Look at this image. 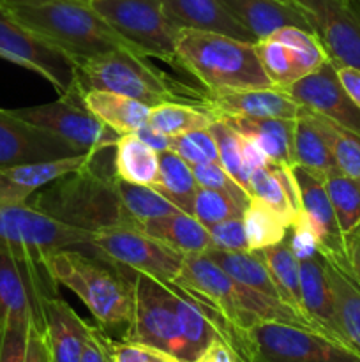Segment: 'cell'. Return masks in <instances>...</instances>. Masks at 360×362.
Masks as SVG:
<instances>
[{
	"label": "cell",
	"instance_id": "obj_1",
	"mask_svg": "<svg viewBox=\"0 0 360 362\" xmlns=\"http://www.w3.org/2000/svg\"><path fill=\"white\" fill-rule=\"evenodd\" d=\"M175 285L210 306L224 318L235 334L236 356H239L240 332L263 322H281V324L314 329V325L288 303L236 281L207 255L184 257L182 272Z\"/></svg>",
	"mask_w": 360,
	"mask_h": 362
},
{
	"label": "cell",
	"instance_id": "obj_2",
	"mask_svg": "<svg viewBox=\"0 0 360 362\" xmlns=\"http://www.w3.org/2000/svg\"><path fill=\"white\" fill-rule=\"evenodd\" d=\"M2 9L76 66L113 49L129 48L88 0H4Z\"/></svg>",
	"mask_w": 360,
	"mask_h": 362
},
{
	"label": "cell",
	"instance_id": "obj_3",
	"mask_svg": "<svg viewBox=\"0 0 360 362\" xmlns=\"http://www.w3.org/2000/svg\"><path fill=\"white\" fill-rule=\"evenodd\" d=\"M104 151L95 152L83 168L67 173L39 189L28 198L27 204L66 225L90 233L136 225L120 200L115 168L108 172L101 166Z\"/></svg>",
	"mask_w": 360,
	"mask_h": 362
},
{
	"label": "cell",
	"instance_id": "obj_4",
	"mask_svg": "<svg viewBox=\"0 0 360 362\" xmlns=\"http://www.w3.org/2000/svg\"><path fill=\"white\" fill-rule=\"evenodd\" d=\"M41 265L55 285L66 286L87 306L102 331L129 327L134 290L126 267L76 250L46 255Z\"/></svg>",
	"mask_w": 360,
	"mask_h": 362
},
{
	"label": "cell",
	"instance_id": "obj_5",
	"mask_svg": "<svg viewBox=\"0 0 360 362\" xmlns=\"http://www.w3.org/2000/svg\"><path fill=\"white\" fill-rule=\"evenodd\" d=\"M176 64L196 76L208 94L274 87L261 67L254 42L224 34L180 28Z\"/></svg>",
	"mask_w": 360,
	"mask_h": 362
},
{
	"label": "cell",
	"instance_id": "obj_6",
	"mask_svg": "<svg viewBox=\"0 0 360 362\" xmlns=\"http://www.w3.org/2000/svg\"><path fill=\"white\" fill-rule=\"evenodd\" d=\"M0 239L6 240L18 262L37 271H44L42 257L56 251L76 250L97 257L90 232L66 225L27 202L0 205Z\"/></svg>",
	"mask_w": 360,
	"mask_h": 362
},
{
	"label": "cell",
	"instance_id": "obj_7",
	"mask_svg": "<svg viewBox=\"0 0 360 362\" xmlns=\"http://www.w3.org/2000/svg\"><path fill=\"white\" fill-rule=\"evenodd\" d=\"M80 92L102 90L136 99L148 106L182 101L172 81L129 48H119L76 66Z\"/></svg>",
	"mask_w": 360,
	"mask_h": 362
},
{
	"label": "cell",
	"instance_id": "obj_8",
	"mask_svg": "<svg viewBox=\"0 0 360 362\" xmlns=\"http://www.w3.org/2000/svg\"><path fill=\"white\" fill-rule=\"evenodd\" d=\"M242 362H360L344 343L300 325L263 322L239 334Z\"/></svg>",
	"mask_w": 360,
	"mask_h": 362
},
{
	"label": "cell",
	"instance_id": "obj_9",
	"mask_svg": "<svg viewBox=\"0 0 360 362\" xmlns=\"http://www.w3.org/2000/svg\"><path fill=\"white\" fill-rule=\"evenodd\" d=\"M127 271L134 290V313L124 339L161 350L180 362H189L180 327L175 285L145 272Z\"/></svg>",
	"mask_w": 360,
	"mask_h": 362
},
{
	"label": "cell",
	"instance_id": "obj_10",
	"mask_svg": "<svg viewBox=\"0 0 360 362\" xmlns=\"http://www.w3.org/2000/svg\"><path fill=\"white\" fill-rule=\"evenodd\" d=\"M106 23L141 57L176 64L180 28L166 16L159 0H88Z\"/></svg>",
	"mask_w": 360,
	"mask_h": 362
},
{
	"label": "cell",
	"instance_id": "obj_11",
	"mask_svg": "<svg viewBox=\"0 0 360 362\" xmlns=\"http://www.w3.org/2000/svg\"><path fill=\"white\" fill-rule=\"evenodd\" d=\"M92 246L101 260L119 267L145 272L164 283H175L184 257L148 235L138 225L115 226L92 233Z\"/></svg>",
	"mask_w": 360,
	"mask_h": 362
},
{
	"label": "cell",
	"instance_id": "obj_12",
	"mask_svg": "<svg viewBox=\"0 0 360 362\" xmlns=\"http://www.w3.org/2000/svg\"><path fill=\"white\" fill-rule=\"evenodd\" d=\"M0 57L34 71L55 87L60 98L81 99L76 64L0 9Z\"/></svg>",
	"mask_w": 360,
	"mask_h": 362
},
{
	"label": "cell",
	"instance_id": "obj_13",
	"mask_svg": "<svg viewBox=\"0 0 360 362\" xmlns=\"http://www.w3.org/2000/svg\"><path fill=\"white\" fill-rule=\"evenodd\" d=\"M256 55L275 88L288 87L328 60L320 39L299 27H282L254 42Z\"/></svg>",
	"mask_w": 360,
	"mask_h": 362
},
{
	"label": "cell",
	"instance_id": "obj_14",
	"mask_svg": "<svg viewBox=\"0 0 360 362\" xmlns=\"http://www.w3.org/2000/svg\"><path fill=\"white\" fill-rule=\"evenodd\" d=\"M13 113L34 126L64 138L83 152L115 148L120 138L119 133L92 115L81 99L59 98L55 103L18 108L13 110Z\"/></svg>",
	"mask_w": 360,
	"mask_h": 362
},
{
	"label": "cell",
	"instance_id": "obj_15",
	"mask_svg": "<svg viewBox=\"0 0 360 362\" xmlns=\"http://www.w3.org/2000/svg\"><path fill=\"white\" fill-rule=\"evenodd\" d=\"M309 20L334 66L360 69V4L355 0H292Z\"/></svg>",
	"mask_w": 360,
	"mask_h": 362
},
{
	"label": "cell",
	"instance_id": "obj_16",
	"mask_svg": "<svg viewBox=\"0 0 360 362\" xmlns=\"http://www.w3.org/2000/svg\"><path fill=\"white\" fill-rule=\"evenodd\" d=\"M53 281L42 272L28 271L0 239V329L7 322H32L42 331V297L53 293Z\"/></svg>",
	"mask_w": 360,
	"mask_h": 362
},
{
	"label": "cell",
	"instance_id": "obj_17",
	"mask_svg": "<svg viewBox=\"0 0 360 362\" xmlns=\"http://www.w3.org/2000/svg\"><path fill=\"white\" fill-rule=\"evenodd\" d=\"M281 90L300 108L332 120L360 136V108L341 85L330 59L318 71L288 87H282Z\"/></svg>",
	"mask_w": 360,
	"mask_h": 362
},
{
	"label": "cell",
	"instance_id": "obj_18",
	"mask_svg": "<svg viewBox=\"0 0 360 362\" xmlns=\"http://www.w3.org/2000/svg\"><path fill=\"white\" fill-rule=\"evenodd\" d=\"M83 154L76 145L0 108V168Z\"/></svg>",
	"mask_w": 360,
	"mask_h": 362
},
{
	"label": "cell",
	"instance_id": "obj_19",
	"mask_svg": "<svg viewBox=\"0 0 360 362\" xmlns=\"http://www.w3.org/2000/svg\"><path fill=\"white\" fill-rule=\"evenodd\" d=\"M293 173L299 186L300 209L316 233L321 255L328 262L348 271L344 240H342L334 207L325 189L323 180L300 166H293Z\"/></svg>",
	"mask_w": 360,
	"mask_h": 362
},
{
	"label": "cell",
	"instance_id": "obj_20",
	"mask_svg": "<svg viewBox=\"0 0 360 362\" xmlns=\"http://www.w3.org/2000/svg\"><path fill=\"white\" fill-rule=\"evenodd\" d=\"M41 313L49 362H80L90 324L78 317L76 311L56 293L42 297Z\"/></svg>",
	"mask_w": 360,
	"mask_h": 362
},
{
	"label": "cell",
	"instance_id": "obj_21",
	"mask_svg": "<svg viewBox=\"0 0 360 362\" xmlns=\"http://www.w3.org/2000/svg\"><path fill=\"white\" fill-rule=\"evenodd\" d=\"M95 152L97 151H88L69 158L0 168V205L25 204L32 194L48 184L88 165Z\"/></svg>",
	"mask_w": 360,
	"mask_h": 362
},
{
	"label": "cell",
	"instance_id": "obj_22",
	"mask_svg": "<svg viewBox=\"0 0 360 362\" xmlns=\"http://www.w3.org/2000/svg\"><path fill=\"white\" fill-rule=\"evenodd\" d=\"M201 105L215 117H251V119H296L300 106L281 88H251V90L208 94Z\"/></svg>",
	"mask_w": 360,
	"mask_h": 362
},
{
	"label": "cell",
	"instance_id": "obj_23",
	"mask_svg": "<svg viewBox=\"0 0 360 362\" xmlns=\"http://www.w3.org/2000/svg\"><path fill=\"white\" fill-rule=\"evenodd\" d=\"M300 303L304 315L316 327V331L346 345L335 315L334 293L327 274V260L321 253L300 262Z\"/></svg>",
	"mask_w": 360,
	"mask_h": 362
},
{
	"label": "cell",
	"instance_id": "obj_24",
	"mask_svg": "<svg viewBox=\"0 0 360 362\" xmlns=\"http://www.w3.org/2000/svg\"><path fill=\"white\" fill-rule=\"evenodd\" d=\"M166 16L179 28L215 32L240 41L256 42L254 35L240 23L219 0H159Z\"/></svg>",
	"mask_w": 360,
	"mask_h": 362
},
{
	"label": "cell",
	"instance_id": "obj_25",
	"mask_svg": "<svg viewBox=\"0 0 360 362\" xmlns=\"http://www.w3.org/2000/svg\"><path fill=\"white\" fill-rule=\"evenodd\" d=\"M256 41L268 37L282 27L311 30L309 20L299 6L288 0H219Z\"/></svg>",
	"mask_w": 360,
	"mask_h": 362
},
{
	"label": "cell",
	"instance_id": "obj_26",
	"mask_svg": "<svg viewBox=\"0 0 360 362\" xmlns=\"http://www.w3.org/2000/svg\"><path fill=\"white\" fill-rule=\"evenodd\" d=\"M140 228L182 257L207 255L212 250L208 228L187 212L176 211L173 214L152 219Z\"/></svg>",
	"mask_w": 360,
	"mask_h": 362
},
{
	"label": "cell",
	"instance_id": "obj_27",
	"mask_svg": "<svg viewBox=\"0 0 360 362\" xmlns=\"http://www.w3.org/2000/svg\"><path fill=\"white\" fill-rule=\"evenodd\" d=\"M251 197L258 198L292 225L300 209V194L293 168L274 163L253 170L249 175Z\"/></svg>",
	"mask_w": 360,
	"mask_h": 362
},
{
	"label": "cell",
	"instance_id": "obj_28",
	"mask_svg": "<svg viewBox=\"0 0 360 362\" xmlns=\"http://www.w3.org/2000/svg\"><path fill=\"white\" fill-rule=\"evenodd\" d=\"M229 127L253 140L274 165L293 168L292 140L295 119H251V117H221Z\"/></svg>",
	"mask_w": 360,
	"mask_h": 362
},
{
	"label": "cell",
	"instance_id": "obj_29",
	"mask_svg": "<svg viewBox=\"0 0 360 362\" xmlns=\"http://www.w3.org/2000/svg\"><path fill=\"white\" fill-rule=\"evenodd\" d=\"M292 156L293 165L307 170L313 175L320 177L321 180L330 173L337 172L330 147L318 126L316 117L304 108L300 110L293 124Z\"/></svg>",
	"mask_w": 360,
	"mask_h": 362
},
{
	"label": "cell",
	"instance_id": "obj_30",
	"mask_svg": "<svg viewBox=\"0 0 360 362\" xmlns=\"http://www.w3.org/2000/svg\"><path fill=\"white\" fill-rule=\"evenodd\" d=\"M85 108L97 117L104 126L119 134H131L147 126L152 106L113 92H81Z\"/></svg>",
	"mask_w": 360,
	"mask_h": 362
},
{
	"label": "cell",
	"instance_id": "obj_31",
	"mask_svg": "<svg viewBox=\"0 0 360 362\" xmlns=\"http://www.w3.org/2000/svg\"><path fill=\"white\" fill-rule=\"evenodd\" d=\"M113 168L120 180L155 187L159 180V152L134 133L120 134L113 154Z\"/></svg>",
	"mask_w": 360,
	"mask_h": 362
},
{
	"label": "cell",
	"instance_id": "obj_32",
	"mask_svg": "<svg viewBox=\"0 0 360 362\" xmlns=\"http://www.w3.org/2000/svg\"><path fill=\"white\" fill-rule=\"evenodd\" d=\"M327 274L334 293L335 315L342 338L346 345L360 356V286L348 271L328 260Z\"/></svg>",
	"mask_w": 360,
	"mask_h": 362
},
{
	"label": "cell",
	"instance_id": "obj_33",
	"mask_svg": "<svg viewBox=\"0 0 360 362\" xmlns=\"http://www.w3.org/2000/svg\"><path fill=\"white\" fill-rule=\"evenodd\" d=\"M215 117L201 103L169 101L154 106L148 115V126L166 136H180L198 129H208L215 122Z\"/></svg>",
	"mask_w": 360,
	"mask_h": 362
},
{
	"label": "cell",
	"instance_id": "obj_34",
	"mask_svg": "<svg viewBox=\"0 0 360 362\" xmlns=\"http://www.w3.org/2000/svg\"><path fill=\"white\" fill-rule=\"evenodd\" d=\"M344 246L360 237V182L334 172L323 179Z\"/></svg>",
	"mask_w": 360,
	"mask_h": 362
},
{
	"label": "cell",
	"instance_id": "obj_35",
	"mask_svg": "<svg viewBox=\"0 0 360 362\" xmlns=\"http://www.w3.org/2000/svg\"><path fill=\"white\" fill-rule=\"evenodd\" d=\"M207 257L214 260L226 274L235 278L236 281L251 286L254 290L267 293V296L277 297L279 290L265 265L263 257L260 251H236V253H226V251L212 250L208 251Z\"/></svg>",
	"mask_w": 360,
	"mask_h": 362
},
{
	"label": "cell",
	"instance_id": "obj_36",
	"mask_svg": "<svg viewBox=\"0 0 360 362\" xmlns=\"http://www.w3.org/2000/svg\"><path fill=\"white\" fill-rule=\"evenodd\" d=\"M155 189L182 212H191L198 182L191 165L175 152H159V180Z\"/></svg>",
	"mask_w": 360,
	"mask_h": 362
},
{
	"label": "cell",
	"instance_id": "obj_37",
	"mask_svg": "<svg viewBox=\"0 0 360 362\" xmlns=\"http://www.w3.org/2000/svg\"><path fill=\"white\" fill-rule=\"evenodd\" d=\"M247 250L261 251L286 239L288 221L258 198L251 197L242 214Z\"/></svg>",
	"mask_w": 360,
	"mask_h": 362
},
{
	"label": "cell",
	"instance_id": "obj_38",
	"mask_svg": "<svg viewBox=\"0 0 360 362\" xmlns=\"http://www.w3.org/2000/svg\"><path fill=\"white\" fill-rule=\"evenodd\" d=\"M260 253L275 286H277L281 299L292 308H295L300 315H304L302 303H300V262L289 250L286 239L274 244V246L265 247Z\"/></svg>",
	"mask_w": 360,
	"mask_h": 362
},
{
	"label": "cell",
	"instance_id": "obj_39",
	"mask_svg": "<svg viewBox=\"0 0 360 362\" xmlns=\"http://www.w3.org/2000/svg\"><path fill=\"white\" fill-rule=\"evenodd\" d=\"M116 187H119L120 200L124 209L129 214V218L138 226L152 221V219L162 218V216L173 214L180 211L166 197H162L155 187L140 186V184H131L126 180H120L116 177Z\"/></svg>",
	"mask_w": 360,
	"mask_h": 362
},
{
	"label": "cell",
	"instance_id": "obj_40",
	"mask_svg": "<svg viewBox=\"0 0 360 362\" xmlns=\"http://www.w3.org/2000/svg\"><path fill=\"white\" fill-rule=\"evenodd\" d=\"M316 122L320 126L321 133L327 138V144L330 147L332 158L335 161V168L341 172L342 175L352 177V179L360 182V136L352 133V131L344 129L339 124L332 122V120L323 119V117L316 115Z\"/></svg>",
	"mask_w": 360,
	"mask_h": 362
},
{
	"label": "cell",
	"instance_id": "obj_41",
	"mask_svg": "<svg viewBox=\"0 0 360 362\" xmlns=\"http://www.w3.org/2000/svg\"><path fill=\"white\" fill-rule=\"evenodd\" d=\"M208 129L214 134L215 144H217L219 165H221L222 168H224V172L251 197L249 175H247L246 165H244L242 159L240 134L221 119L215 120Z\"/></svg>",
	"mask_w": 360,
	"mask_h": 362
},
{
	"label": "cell",
	"instance_id": "obj_42",
	"mask_svg": "<svg viewBox=\"0 0 360 362\" xmlns=\"http://www.w3.org/2000/svg\"><path fill=\"white\" fill-rule=\"evenodd\" d=\"M244 209L246 207L240 205L236 200H233L229 194L198 186L189 214L194 216L201 225L210 228V226L217 225V223L224 221V219L242 216Z\"/></svg>",
	"mask_w": 360,
	"mask_h": 362
},
{
	"label": "cell",
	"instance_id": "obj_43",
	"mask_svg": "<svg viewBox=\"0 0 360 362\" xmlns=\"http://www.w3.org/2000/svg\"><path fill=\"white\" fill-rule=\"evenodd\" d=\"M194 173V179H196L198 186L200 187H208V189H215V191H221V193L229 194L233 200L239 202L240 205L246 207L247 202H249V194L224 172L219 163L214 161H205L200 163V165H194L191 166Z\"/></svg>",
	"mask_w": 360,
	"mask_h": 362
},
{
	"label": "cell",
	"instance_id": "obj_44",
	"mask_svg": "<svg viewBox=\"0 0 360 362\" xmlns=\"http://www.w3.org/2000/svg\"><path fill=\"white\" fill-rule=\"evenodd\" d=\"M286 243H288L289 250L296 257V260L302 262L307 258H313L320 255V243L314 233L313 226L307 221L306 214L302 211L295 216V219L289 225L288 233H286Z\"/></svg>",
	"mask_w": 360,
	"mask_h": 362
},
{
	"label": "cell",
	"instance_id": "obj_45",
	"mask_svg": "<svg viewBox=\"0 0 360 362\" xmlns=\"http://www.w3.org/2000/svg\"><path fill=\"white\" fill-rule=\"evenodd\" d=\"M208 232H210L212 250L226 251V253L249 251L247 250L246 228H244L242 216H235V218L224 219V221L210 226Z\"/></svg>",
	"mask_w": 360,
	"mask_h": 362
},
{
	"label": "cell",
	"instance_id": "obj_46",
	"mask_svg": "<svg viewBox=\"0 0 360 362\" xmlns=\"http://www.w3.org/2000/svg\"><path fill=\"white\" fill-rule=\"evenodd\" d=\"M32 322H7L0 329V362H25Z\"/></svg>",
	"mask_w": 360,
	"mask_h": 362
},
{
	"label": "cell",
	"instance_id": "obj_47",
	"mask_svg": "<svg viewBox=\"0 0 360 362\" xmlns=\"http://www.w3.org/2000/svg\"><path fill=\"white\" fill-rule=\"evenodd\" d=\"M112 361L113 362H180L175 357L161 352V350L150 349V346L140 345L133 341H113L112 339Z\"/></svg>",
	"mask_w": 360,
	"mask_h": 362
},
{
	"label": "cell",
	"instance_id": "obj_48",
	"mask_svg": "<svg viewBox=\"0 0 360 362\" xmlns=\"http://www.w3.org/2000/svg\"><path fill=\"white\" fill-rule=\"evenodd\" d=\"M80 362H113L112 339L106 334V331L90 324V332H88L87 345H85Z\"/></svg>",
	"mask_w": 360,
	"mask_h": 362
},
{
	"label": "cell",
	"instance_id": "obj_49",
	"mask_svg": "<svg viewBox=\"0 0 360 362\" xmlns=\"http://www.w3.org/2000/svg\"><path fill=\"white\" fill-rule=\"evenodd\" d=\"M169 151L175 152L176 156L184 159L187 165L194 166V165H200V163L208 161L207 156L201 152V148L191 140L187 134H180V136H173L172 138V144H169Z\"/></svg>",
	"mask_w": 360,
	"mask_h": 362
},
{
	"label": "cell",
	"instance_id": "obj_50",
	"mask_svg": "<svg viewBox=\"0 0 360 362\" xmlns=\"http://www.w3.org/2000/svg\"><path fill=\"white\" fill-rule=\"evenodd\" d=\"M194 362H242L224 338H215Z\"/></svg>",
	"mask_w": 360,
	"mask_h": 362
},
{
	"label": "cell",
	"instance_id": "obj_51",
	"mask_svg": "<svg viewBox=\"0 0 360 362\" xmlns=\"http://www.w3.org/2000/svg\"><path fill=\"white\" fill-rule=\"evenodd\" d=\"M25 362H49L44 336H42V331L35 324H30V327H28L27 357H25Z\"/></svg>",
	"mask_w": 360,
	"mask_h": 362
},
{
	"label": "cell",
	"instance_id": "obj_52",
	"mask_svg": "<svg viewBox=\"0 0 360 362\" xmlns=\"http://www.w3.org/2000/svg\"><path fill=\"white\" fill-rule=\"evenodd\" d=\"M335 73L352 101L360 108V69L349 66H335Z\"/></svg>",
	"mask_w": 360,
	"mask_h": 362
},
{
	"label": "cell",
	"instance_id": "obj_53",
	"mask_svg": "<svg viewBox=\"0 0 360 362\" xmlns=\"http://www.w3.org/2000/svg\"><path fill=\"white\" fill-rule=\"evenodd\" d=\"M138 138H140L141 141H145V144L148 145V147L154 148L155 152H166L169 151V144H172V138L166 136V134H161L157 133L155 129H152L150 126H143L140 131H136Z\"/></svg>",
	"mask_w": 360,
	"mask_h": 362
},
{
	"label": "cell",
	"instance_id": "obj_54",
	"mask_svg": "<svg viewBox=\"0 0 360 362\" xmlns=\"http://www.w3.org/2000/svg\"><path fill=\"white\" fill-rule=\"evenodd\" d=\"M346 258H348V272L360 286V237L346 246Z\"/></svg>",
	"mask_w": 360,
	"mask_h": 362
},
{
	"label": "cell",
	"instance_id": "obj_55",
	"mask_svg": "<svg viewBox=\"0 0 360 362\" xmlns=\"http://www.w3.org/2000/svg\"><path fill=\"white\" fill-rule=\"evenodd\" d=\"M2 2H4V0H0V9H2Z\"/></svg>",
	"mask_w": 360,
	"mask_h": 362
},
{
	"label": "cell",
	"instance_id": "obj_56",
	"mask_svg": "<svg viewBox=\"0 0 360 362\" xmlns=\"http://www.w3.org/2000/svg\"><path fill=\"white\" fill-rule=\"evenodd\" d=\"M356 2H359V4H360V0H356Z\"/></svg>",
	"mask_w": 360,
	"mask_h": 362
},
{
	"label": "cell",
	"instance_id": "obj_57",
	"mask_svg": "<svg viewBox=\"0 0 360 362\" xmlns=\"http://www.w3.org/2000/svg\"><path fill=\"white\" fill-rule=\"evenodd\" d=\"M288 2H292V0H288Z\"/></svg>",
	"mask_w": 360,
	"mask_h": 362
}]
</instances>
